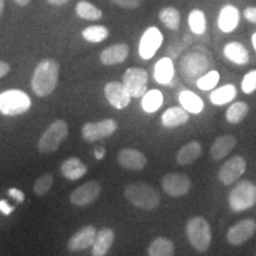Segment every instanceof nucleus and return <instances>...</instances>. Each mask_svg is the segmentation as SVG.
<instances>
[{
    "label": "nucleus",
    "instance_id": "bb28decb",
    "mask_svg": "<svg viewBox=\"0 0 256 256\" xmlns=\"http://www.w3.org/2000/svg\"><path fill=\"white\" fill-rule=\"evenodd\" d=\"M174 242L168 238H156L147 249V254L150 256H172L174 255Z\"/></svg>",
    "mask_w": 256,
    "mask_h": 256
},
{
    "label": "nucleus",
    "instance_id": "2eb2a0df",
    "mask_svg": "<svg viewBox=\"0 0 256 256\" xmlns=\"http://www.w3.org/2000/svg\"><path fill=\"white\" fill-rule=\"evenodd\" d=\"M104 95L107 101L115 110H124L130 104L132 96L122 82H110L104 87Z\"/></svg>",
    "mask_w": 256,
    "mask_h": 256
},
{
    "label": "nucleus",
    "instance_id": "09e8293b",
    "mask_svg": "<svg viewBox=\"0 0 256 256\" xmlns=\"http://www.w3.org/2000/svg\"><path fill=\"white\" fill-rule=\"evenodd\" d=\"M252 46H254V49L256 51V32L252 36Z\"/></svg>",
    "mask_w": 256,
    "mask_h": 256
},
{
    "label": "nucleus",
    "instance_id": "2f4dec72",
    "mask_svg": "<svg viewBox=\"0 0 256 256\" xmlns=\"http://www.w3.org/2000/svg\"><path fill=\"white\" fill-rule=\"evenodd\" d=\"M75 11L80 18L86 19V20H98L104 16L100 8H96L92 2H86V0L78 2Z\"/></svg>",
    "mask_w": 256,
    "mask_h": 256
},
{
    "label": "nucleus",
    "instance_id": "b1692460",
    "mask_svg": "<svg viewBox=\"0 0 256 256\" xmlns=\"http://www.w3.org/2000/svg\"><path fill=\"white\" fill-rule=\"evenodd\" d=\"M115 238V234L112 229L104 228L98 232L95 242L92 244V256H104L110 252Z\"/></svg>",
    "mask_w": 256,
    "mask_h": 256
},
{
    "label": "nucleus",
    "instance_id": "4468645a",
    "mask_svg": "<svg viewBox=\"0 0 256 256\" xmlns=\"http://www.w3.org/2000/svg\"><path fill=\"white\" fill-rule=\"evenodd\" d=\"M162 44V34L158 28L152 26L144 32L139 44V54L142 60H151Z\"/></svg>",
    "mask_w": 256,
    "mask_h": 256
},
{
    "label": "nucleus",
    "instance_id": "4c0bfd02",
    "mask_svg": "<svg viewBox=\"0 0 256 256\" xmlns=\"http://www.w3.org/2000/svg\"><path fill=\"white\" fill-rule=\"evenodd\" d=\"M241 89L244 94H252L256 90V69L246 74L242 80Z\"/></svg>",
    "mask_w": 256,
    "mask_h": 256
},
{
    "label": "nucleus",
    "instance_id": "ddd939ff",
    "mask_svg": "<svg viewBox=\"0 0 256 256\" xmlns=\"http://www.w3.org/2000/svg\"><path fill=\"white\" fill-rule=\"evenodd\" d=\"M256 232V222L252 218L238 220L226 232V240L230 244L241 246L249 241Z\"/></svg>",
    "mask_w": 256,
    "mask_h": 256
},
{
    "label": "nucleus",
    "instance_id": "79ce46f5",
    "mask_svg": "<svg viewBox=\"0 0 256 256\" xmlns=\"http://www.w3.org/2000/svg\"><path fill=\"white\" fill-rule=\"evenodd\" d=\"M14 208L10 206L8 202L4 200H0V211H2V212L4 214V215H6V216L11 215L12 211H14Z\"/></svg>",
    "mask_w": 256,
    "mask_h": 256
},
{
    "label": "nucleus",
    "instance_id": "aec40b11",
    "mask_svg": "<svg viewBox=\"0 0 256 256\" xmlns=\"http://www.w3.org/2000/svg\"><path fill=\"white\" fill-rule=\"evenodd\" d=\"M238 140L232 134H224L216 138L210 147V156L214 160H220L226 156L235 148Z\"/></svg>",
    "mask_w": 256,
    "mask_h": 256
},
{
    "label": "nucleus",
    "instance_id": "4be33fe9",
    "mask_svg": "<svg viewBox=\"0 0 256 256\" xmlns=\"http://www.w3.org/2000/svg\"><path fill=\"white\" fill-rule=\"evenodd\" d=\"M190 120V113L183 107H171L162 116V124L166 128L183 126Z\"/></svg>",
    "mask_w": 256,
    "mask_h": 256
},
{
    "label": "nucleus",
    "instance_id": "f8f14e48",
    "mask_svg": "<svg viewBox=\"0 0 256 256\" xmlns=\"http://www.w3.org/2000/svg\"><path fill=\"white\" fill-rule=\"evenodd\" d=\"M101 194V185L98 182L90 180L75 188L70 194L69 200L76 206H87L98 200Z\"/></svg>",
    "mask_w": 256,
    "mask_h": 256
},
{
    "label": "nucleus",
    "instance_id": "9b49d317",
    "mask_svg": "<svg viewBox=\"0 0 256 256\" xmlns=\"http://www.w3.org/2000/svg\"><path fill=\"white\" fill-rule=\"evenodd\" d=\"M191 179L184 174L171 172L162 179V186L168 196L183 197L191 190Z\"/></svg>",
    "mask_w": 256,
    "mask_h": 256
},
{
    "label": "nucleus",
    "instance_id": "49530a36",
    "mask_svg": "<svg viewBox=\"0 0 256 256\" xmlns=\"http://www.w3.org/2000/svg\"><path fill=\"white\" fill-rule=\"evenodd\" d=\"M16 4L19 5V6H26L28 5V2H31V0H14Z\"/></svg>",
    "mask_w": 256,
    "mask_h": 256
},
{
    "label": "nucleus",
    "instance_id": "e433bc0d",
    "mask_svg": "<svg viewBox=\"0 0 256 256\" xmlns=\"http://www.w3.org/2000/svg\"><path fill=\"white\" fill-rule=\"evenodd\" d=\"M52 183H54L52 174H43L42 177L38 178L36 183H34V191L36 192V194H38V196H44V194H46L48 192L50 191L51 186H52Z\"/></svg>",
    "mask_w": 256,
    "mask_h": 256
},
{
    "label": "nucleus",
    "instance_id": "72a5a7b5",
    "mask_svg": "<svg viewBox=\"0 0 256 256\" xmlns=\"http://www.w3.org/2000/svg\"><path fill=\"white\" fill-rule=\"evenodd\" d=\"M108 36H110V31L102 25H94V26H89L82 31V37L90 43H101L107 40Z\"/></svg>",
    "mask_w": 256,
    "mask_h": 256
},
{
    "label": "nucleus",
    "instance_id": "9d476101",
    "mask_svg": "<svg viewBox=\"0 0 256 256\" xmlns=\"http://www.w3.org/2000/svg\"><path fill=\"white\" fill-rule=\"evenodd\" d=\"M246 170H247V162L243 159V156L238 154L234 156L220 166L218 171L220 182L226 186L232 185L241 178Z\"/></svg>",
    "mask_w": 256,
    "mask_h": 256
},
{
    "label": "nucleus",
    "instance_id": "6e6552de",
    "mask_svg": "<svg viewBox=\"0 0 256 256\" xmlns=\"http://www.w3.org/2000/svg\"><path fill=\"white\" fill-rule=\"evenodd\" d=\"M147 82H148V75L142 68L127 69L122 78L124 86L134 98H142L146 94Z\"/></svg>",
    "mask_w": 256,
    "mask_h": 256
},
{
    "label": "nucleus",
    "instance_id": "423d86ee",
    "mask_svg": "<svg viewBox=\"0 0 256 256\" xmlns=\"http://www.w3.org/2000/svg\"><path fill=\"white\" fill-rule=\"evenodd\" d=\"M68 124L64 120H56L46 128L38 142V150L40 153H52L60 148L68 136Z\"/></svg>",
    "mask_w": 256,
    "mask_h": 256
},
{
    "label": "nucleus",
    "instance_id": "c03bdc74",
    "mask_svg": "<svg viewBox=\"0 0 256 256\" xmlns=\"http://www.w3.org/2000/svg\"><path fill=\"white\" fill-rule=\"evenodd\" d=\"M104 147H98V148L94 151V154H95V158L96 159H104Z\"/></svg>",
    "mask_w": 256,
    "mask_h": 256
},
{
    "label": "nucleus",
    "instance_id": "cd10ccee",
    "mask_svg": "<svg viewBox=\"0 0 256 256\" xmlns=\"http://www.w3.org/2000/svg\"><path fill=\"white\" fill-rule=\"evenodd\" d=\"M179 102H180L182 107L191 114H200L204 110L203 100L190 90H183L179 94Z\"/></svg>",
    "mask_w": 256,
    "mask_h": 256
},
{
    "label": "nucleus",
    "instance_id": "0eeeda50",
    "mask_svg": "<svg viewBox=\"0 0 256 256\" xmlns=\"http://www.w3.org/2000/svg\"><path fill=\"white\" fill-rule=\"evenodd\" d=\"M210 63L208 57L202 52L191 51L182 57L180 60V72L188 80H197L202 78L209 68Z\"/></svg>",
    "mask_w": 256,
    "mask_h": 256
},
{
    "label": "nucleus",
    "instance_id": "f257e3e1",
    "mask_svg": "<svg viewBox=\"0 0 256 256\" xmlns=\"http://www.w3.org/2000/svg\"><path fill=\"white\" fill-rule=\"evenodd\" d=\"M60 66L56 60H43L36 66L31 80V88L40 98L49 96L55 90L58 83Z\"/></svg>",
    "mask_w": 256,
    "mask_h": 256
},
{
    "label": "nucleus",
    "instance_id": "f3484780",
    "mask_svg": "<svg viewBox=\"0 0 256 256\" xmlns=\"http://www.w3.org/2000/svg\"><path fill=\"white\" fill-rule=\"evenodd\" d=\"M118 162L124 168L139 171L147 164V158L144 153L134 148H122L118 153Z\"/></svg>",
    "mask_w": 256,
    "mask_h": 256
},
{
    "label": "nucleus",
    "instance_id": "a878e982",
    "mask_svg": "<svg viewBox=\"0 0 256 256\" xmlns=\"http://www.w3.org/2000/svg\"><path fill=\"white\" fill-rule=\"evenodd\" d=\"M174 75V66L172 60L164 57L159 60L154 66V78L160 84H168Z\"/></svg>",
    "mask_w": 256,
    "mask_h": 256
},
{
    "label": "nucleus",
    "instance_id": "a18cd8bd",
    "mask_svg": "<svg viewBox=\"0 0 256 256\" xmlns=\"http://www.w3.org/2000/svg\"><path fill=\"white\" fill-rule=\"evenodd\" d=\"M48 2H49L51 5L60 6V5H64V4H66V2H68L69 0H48Z\"/></svg>",
    "mask_w": 256,
    "mask_h": 256
},
{
    "label": "nucleus",
    "instance_id": "39448f33",
    "mask_svg": "<svg viewBox=\"0 0 256 256\" xmlns=\"http://www.w3.org/2000/svg\"><path fill=\"white\" fill-rule=\"evenodd\" d=\"M31 108V98L26 92L12 89L0 94V113L8 116L22 115Z\"/></svg>",
    "mask_w": 256,
    "mask_h": 256
},
{
    "label": "nucleus",
    "instance_id": "c9c22d12",
    "mask_svg": "<svg viewBox=\"0 0 256 256\" xmlns=\"http://www.w3.org/2000/svg\"><path fill=\"white\" fill-rule=\"evenodd\" d=\"M218 82H220V72H217V70H211V72L204 74L202 78H198L196 84L200 90L206 92L215 88Z\"/></svg>",
    "mask_w": 256,
    "mask_h": 256
},
{
    "label": "nucleus",
    "instance_id": "20e7f679",
    "mask_svg": "<svg viewBox=\"0 0 256 256\" xmlns=\"http://www.w3.org/2000/svg\"><path fill=\"white\" fill-rule=\"evenodd\" d=\"M228 203L234 212L252 209L256 204V185L250 180H241L230 191Z\"/></svg>",
    "mask_w": 256,
    "mask_h": 256
},
{
    "label": "nucleus",
    "instance_id": "412c9836",
    "mask_svg": "<svg viewBox=\"0 0 256 256\" xmlns=\"http://www.w3.org/2000/svg\"><path fill=\"white\" fill-rule=\"evenodd\" d=\"M223 55L226 60L238 66H244L250 60L248 50L240 42H230L226 44L223 49Z\"/></svg>",
    "mask_w": 256,
    "mask_h": 256
},
{
    "label": "nucleus",
    "instance_id": "a211bd4d",
    "mask_svg": "<svg viewBox=\"0 0 256 256\" xmlns=\"http://www.w3.org/2000/svg\"><path fill=\"white\" fill-rule=\"evenodd\" d=\"M128 54H130V48L127 44H115L102 51L100 54V60L104 66H115V64L124 63L127 60Z\"/></svg>",
    "mask_w": 256,
    "mask_h": 256
},
{
    "label": "nucleus",
    "instance_id": "f03ea898",
    "mask_svg": "<svg viewBox=\"0 0 256 256\" xmlns=\"http://www.w3.org/2000/svg\"><path fill=\"white\" fill-rule=\"evenodd\" d=\"M124 197L134 206L144 210H154L160 204V194L147 183H130L124 188Z\"/></svg>",
    "mask_w": 256,
    "mask_h": 256
},
{
    "label": "nucleus",
    "instance_id": "37998d69",
    "mask_svg": "<svg viewBox=\"0 0 256 256\" xmlns=\"http://www.w3.org/2000/svg\"><path fill=\"white\" fill-rule=\"evenodd\" d=\"M10 72V66L4 60H0V78L6 76Z\"/></svg>",
    "mask_w": 256,
    "mask_h": 256
},
{
    "label": "nucleus",
    "instance_id": "6ab92c4d",
    "mask_svg": "<svg viewBox=\"0 0 256 256\" xmlns=\"http://www.w3.org/2000/svg\"><path fill=\"white\" fill-rule=\"evenodd\" d=\"M240 23V12L238 8L232 5H226L220 8L218 16V28L224 34H230Z\"/></svg>",
    "mask_w": 256,
    "mask_h": 256
},
{
    "label": "nucleus",
    "instance_id": "f704fd0d",
    "mask_svg": "<svg viewBox=\"0 0 256 256\" xmlns=\"http://www.w3.org/2000/svg\"><path fill=\"white\" fill-rule=\"evenodd\" d=\"M188 26L191 31L196 34H203L206 30V18L203 11L200 10H194L188 14Z\"/></svg>",
    "mask_w": 256,
    "mask_h": 256
},
{
    "label": "nucleus",
    "instance_id": "dca6fc26",
    "mask_svg": "<svg viewBox=\"0 0 256 256\" xmlns=\"http://www.w3.org/2000/svg\"><path fill=\"white\" fill-rule=\"evenodd\" d=\"M96 235H98V230H96L95 226H84V228L78 230L75 235H72L70 238L66 248L72 252L88 249L89 247H92V244H94Z\"/></svg>",
    "mask_w": 256,
    "mask_h": 256
},
{
    "label": "nucleus",
    "instance_id": "c756f323",
    "mask_svg": "<svg viewBox=\"0 0 256 256\" xmlns=\"http://www.w3.org/2000/svg\"><path fill=\"white\" fill-rule=\"evenodd\" d=\"M249 113V106L246 102L238 101L228 108L226 113V119L229 124H238L246 119Z\"/></svg>",
    "mask_w": 256,
    "mask_h": 256
},
{
    "label": "nucleus",
    "instance_id": "1a4fd4ad",
    "mask_svg": "<svg viewBox=\"0 0 256 256\" xmlns=\"http://www.w3.org/2000/svg\"><path fill=\"white\" fill-rule=\"evenodd\" d=\"M118 122L114 119H104L100 122H87L82 127V136L86 142H94L110 136L116 132Z\"/></svg>",
    "mask_w": 256,
    "mask_h": 256
},
{
    "label": "nucleus",
    "instance_id": "ea45409f",
    "mask_svg": "<svg viewBox=\"0 0 256 256\" xmlns=\"http://www.w3.org/2000/svg\"><path fill=\"white\" fill-rule=\"evenodd\" d=\"M243 16L247 19L248 22H250L252 24H256V8L255 6H249L243 11Z\"/></svg>",
    "mask_w": 256,
    "mask_h": 256
},
{
    "label": "nucleus",
    "instance_id": "c85d7f7f",
    "mask_svg": "<svg viewBox=\"0 0 256 256\" xmlns=\"http://www.w3.org/2000/svg\"><path fill=\"white\" fill-rule=\"evenodd\" d=\"M238 96V90L234 84H226L210 94L211 104L215 106H223L230 104Z\"/></svg>",
    "mask_w": 256,
    "mask_h": 256
},
{
    "label": "nucleus",
    "instance_id": "58836bf2",
    "mask_svg": "<svg viewBox=\"0 0 256 256\" xmlns=\"http://www.w3.org/2000/svg\"><path fill=\"white\" fill-rule=\"evenodd\" d=\"M110 2H113L115 5L120 6V8L134 10L142 5V0H110Z\"/></svg>",
    "mask_w": 256,
    "mask_h": 256
},
{
    "label": "nucleus",
    "instance_id": "de8ad7c7",
    "mask_svg": "<svg viewBox=\"0 0 256 256\" xmlns=\"http://www.w3.org/2000/svg\"><path fill=\"white\" fill-rule=\"evenodd\" d=\"M4 6H5V2L4 0H0V17H2V11H4Z\"/></svg>",
    "mask_w": 256,
    "mask_h": 256
},
{
    "label": "nucleus",
    "instance_id": "a19ab883",
    "mask_svg": "<svg viewBox=\"0 0 256 256\" xmlns=\"http://www.w3.org/2000/svg\"><path fill=\"white\" fill-rule=\"evenodd\" d=\"M8 194L10 196H11L12 198H14V200H17L18 203H23V202L25 200V194H24V192L20 191V190H18V188H10V190L8 191Z\"/></svg>",
    "mask_w": 256,
    "mask_h": 256
},
{
    "label": "nucleus",
    "instance_id": "7c9ffc66",
    "mask_svg": "<svg viewBox=\"0 0 256 256\" xmlns=\"http://www.w3.org/2000/svg\"><path fill=\"white\" fill-rule=\"evenodd\" d=\"M162 101H164V98H162V92L158 89H152V90L146 92V94L142 96V106L147 113H154L162 107Z\"/></svg>",
    "mask_w": 256,
    "mask_h": 256
},
{
    "label": "nucleus",
    "instance_id": "7ed1b4c3",
    "mask_svg": "<svg viewBox=\"0 0 256 256\" xmlns=\"http://www.w3.org/2000/svg\"><path fill=\"white\" fill-rule=\"evenodd\" d=\"M186 236L188 242L197 252H206L212 241L209 222L204 217H192L186 224Z\"/></svg>",
    "mask_w": 256,
    "mask_h": 256
},
{
    "label": "nucleus",
    "instance_id": "473e14b6",
    "mask_svg": "<svg viewBox=\"0 0 256 256\" xmlns=\"http://www.w3.org/2000/svg\"><path fill=\"white\" fill-rule=\"evenodd\" d=\"M159 19L166 28L172 31H177L180 25V14L177 8H171V6L162 8L159 12Z\"/></svg>",
    "mask_w": 256,
    "mask_h": 256
},
{
    "label": "nucleus",
    "instance_id": "393cba45",
    "mask_svg": "<svg viewBox=\"0 0 256 256\" xmlns=\"http://www.w3.org/2000/svg\"><path fill=\"white\" fill-rule=\"evenodd\" d=\"M202 154V145L198 142H191L180 147L176 156V162L179 165H190L200 158Z\"/></svg>",
    "mask_w": 256,
    "mask_h": 256
},
{
    "label": "nucleus",
    "instance_id": "5701e85b",
    "mask_svg": "<svg viewBox=\"0 0 256 256\" xmlns=\"http://www.w3.org/2000/svg\"><path fill=\"white\" fill-rule=\"evenodd\" d=\"M88 172V168L86 164L76 156L66 159V162L60 165V174L69 180H78Z\"/></svg>",
    "mask_w": 256,
    "mask_h": 256
}]
</instances>
